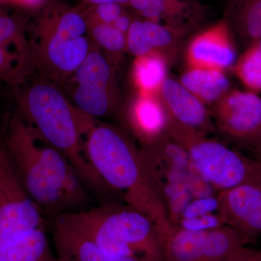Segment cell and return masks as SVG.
<instances>
[{"label": "cell", "mask_w": 261, "mask_h": 261, "mask_svg": "<svg viewBox=\"0 0 261 261\" xmlns=\"http://www.w3.org/2000/svg\"><path fill=\"white\" fill-rule=\"evenodd\" d=\"M23 188L51 220L90 207L93 194L69 160L19 116L10 121L2 145Z\"/></svg>", "instance_id": "6da1fadb"}, {"label": "cell", "mask_w": 261, "mask_h": 261, "mask_svg": "<svg viewBox=\"0 0 261 261\" xmlns=\"http://www.w3.org/2000/svg\"><path fill=\"white\" fill-rule=\"evenodd\" d=\"M84 153L117 200L145 214L162 239L172 229L167 212L154 192L141 159L140 147L119 127L81 113Z\"/></svg>", "instance_id": "7a4b0ae2"}, {"label": "cell", "mask_w": 261, "mask_h": 261, "mask_svg": "<svg viewBox=\"0 0 261 261\" xmlns=\"http://www.w3.org/2000/svg\"><path fill=\"white\" fill-rule=\"evenodd\" d=\"M19 116L48 144L69 160L85 185L102 201L116 200L84 153L80 110L51 84L38 82L18 99Z\"/></svg>", "instance_id": "3957f363"}, {"label": "cell", "mask_w": 261, "mask_h": 261, "mask_svg": "<svg viewBox=\"0 0 261 261\" xmlns=\"http://www.w3.org/2000/svg\"><path fill=\"white\" fill-rule=\"evenodd\" d=\"M60 217L111 256L163 261L162 242L155 224L121 201H102Z\"/></svg>", "instance_id": "277c9868"}, {"label": "cell", "mask_w": 261, "mask_h": 261, "mask_svg": "<svg viewBox=\"0 0 261 261\" xmlns=\"http://www.w3.org/2000/svg\"><path fill=\"white\" fill-rule=\"evenodd\" d=\"M87 32L83 10L51 3L38 19L35 41L31 45L33 61L51 79L67 80L92 49Z\"/></svg>", "instance_id": "5b68a950"}, {"label": "cell", "mask_w": 261, "mask_h": 261, "mask_svg": "<svg viewBox=\"0 0 261 261\" xmlns=\"http://www.w3.org/2000/svg\"><path fill=\"white\" fill-rule=\"evenodd\" d=\"M141 159L154 192L176 227L192 201L216 195L181 146L168 135L152 145L140 147Z\"/></svg>", "instance_id": "8992f818"}, {"label": "cell", "mask_w": 261, "mask_h": 261, "mask_svg": "<svg viewBox=\"0 0 261 261\" xmlns=\"http://www.w3.org/2000/svg\"><path fill=\"white\" fill-rule=\"evenodd\" d=\"M168 135L190 156L201 175L218 192L261 181V160L179 124L171 118Z\"/></svg>", "instance_id": "52a82bcc"}, {"label": "cell", "mask_w": 261, "mask_h": 261, "mask_svg": "<svg viewBox=\"0 0 261 261\" xmlns=\"http://www.w3.org/2000/svg\"><path fill=\"white\" fill-rule=\"evenodd\" d=\"M162 242L163 261H247L250 240L227 225L211 229L172 228Z\"/></svg>", "instance_id": "ba28073f"}, {"label": "cell", "mask_w": 261, "mask_h": 261, "mask_svg": "<svg viewBox=\"0 0 261 261\" xmlns=\"http://www.w3.org/2000/svg\"><path fill=\"white\" fill-rule=\"evenodd\" d=\"M49 222L23 188L3 146L0 149V246Z\"/></svg>", "instance_id": "9c48e42d"}, {"label": "cell", "mask_w": 261, "mask_h": 261, "mask_svg": "<svg viewBox=\"0 0 261 261\" xmlns=\"http://www.w3.org/2000/svg\"><path fill=\"white\" fill-rule=\"evenodd\" d=\"M73 75L76 87L73 99L77 109L94 118L116 112L119 99L114 70L100 49L92 47Z\"/></svg>", "instance_id": "30bf717a"}, {"label": "cell", "mask_w": 261, "mask_h": 261, "mask_svg": "<svg viewBox=\"0 0 261 261\" xmlns=\"http://www.w3.org/2000/svg\"><path fill=\"white\" fill-rule=\"evenodd\" d=\"M215 123L220 132L243 147L261 127V98L253 92L228 91L215 104Z\"/></svg>", "instance_id": "8fae6325"}, {"label": "cell", "mask_w": 261, "mask_h": 261, "mask_svg": "<svg viewBox=\"0 0 261 261\" xmlns=\"http://www.w3.org/2000/svg\"><path fill=\"white\" fill-rule=\"evenodd\" d=\"M217 202L224 225L250 241L261 236V181L218 192Z\"/></svg>", "instance_id": "7c38bea8"}, {"label": "cell", "mask_w": 261, "mask_h": 261, "mask_svg": "<svg viewBox=\"0 0 261 261\" xmlns=\"http://www.w3.org/2000/svg\"><path fill=\"white\" fill-rule=\"evenodd\" d=\"M171 117L159 94H139L125 113V123L139 147L152 145L168 135Z\"/></svg>", "instance_id": "4fadbf2b"}, {"label": "cell", "mask_w": 261, "mask_h": 261, "mask_svg": "<svg viewBox=\"0 0 261 261\" xmlns=\"http://www.w3.org/2000/svg\"><path fill=\"white\" fill-rule=\"evenodd\" d=\"M235 58L228 24L224 21L197 34L187 49V61L190 68L224 71L233 65Z\"/></svg>", "instance_id": "5bb4252c"}, {"label": "cell", "mask_w": 261, "mask_h": 261, "mask_svg": "<svg viewBox=\"0 0 261 261\" xmlns=\"http://www.w3.org/2000/svg\"><path fill=\"white\" fill-rule=\"evenodd\" d=\"M159 95L173 121L204 135L214 130L206 105L181 82L166 79Z\"/></svg>", "instance_id": "9a60e30c"}, {"label": "cell", "mask_w": 261, "mask_h": 261, "mask_svg": "<svg viewBox=\"0 0 261 261\" xmlns=\"http://www.w3.org/2000/svg\"><path fill=\"white\" fill-rule=\"evenodd\" d=\"M49 225L59 261H138L108 255L61 217L51 220Z\"/></svg>", "instance_id": "2e32d148"}, {"label": "cell", "mask_w": 261, "mask_h": 261, "mask_svg": "<svg viewBox=\"0 0 261 261\" xmlns=\"http://www.w3.org/2000/svg\"><path fill=\"white\" fill-rule=\"evenodd\" d=\"M183 32L149 20H134L126 34V47L136 58L152 53L166 57L176 47Z\"/></svg>", "instance_id": "e0dca14e"}, {"label": "cell", "mask_w": 261, "mask_h": 261, "mask_svg": "<svg viewBox=\"0 0 261 261\" xmlns=\"http://www.w3.org/2000/svg\"><path fill=\"white\" fill-rule=\"evenodd\" d=\"M200 12L194 0H144L140 14L146 20L184 33L197 21Z\"/></svg>", "instance_id": "ac0fdd59"}, {"label": "cell", "mask_w": 261, "mask_h": 261, "mask_svg": "<svg viewBox=\"0 0 261 261\" xmlns=\"http://www.w3.org/2000/svg\"><path fill=\"white\" fill-rule=\"evenodd\" d=\"M10 48L31 55L32 49L23 32L0 35V80L16 86L23 82L34 61L32 56Z\"/></svg>", "instance_id": "d6986e66"}, {"label": "cell", "mask_w": 261, "mask_h": 261, "mask_svg": "<svg viewBox=\"0 0 261 261\" xmlns=\"http://www.w3.org/2000/svg\"><path fill=\"white\" fill-rule=\"evenodd\" d=\"M46 228H37L0 246V261H59L51 249Z\"/></svg>", "instance_id": "ffe728a7"}, {"label": "cell", "mask_w": 261, "mask_h": 261, "mask_svg": "<svg viewBox=\"0 0 261 261\" xmlns=\"http://www.w3.org/2000/svg\"><path fill=\"white\" fill-rule=\"evenodd\" d=\"M180 82L204 104H216L229 91V81L224 71L190 68Z\"/></svg>", "instance_id": "44dd1931"}, {"label": "cell", "mask_w": 261, "mask_h": 261, "mask_svg": "<svg viewBox=\"0 0 261 261\" xmlns=\"http://www.w3.org/2000/svg\"><path fill=\"white\" fill-rule=\"evenodd\" d=\"M167 57L152 53L136 59L133 68L135 83L140 93L159 94L167 79Z\"/></svg>", "instance_id": "7402d4cb"}, {"label": "cell", "mask_w": 261, "mask_h": 261, "mask_svg": "<svg viewBox=\"0 0 261 261\" xmlns=\"http://www.w3.org/2000/svg\"><path fill=\"white\" fill-rule=\"evenodd\" d=\"M88 33L99 48L111 56L121 55L126 47V35L117 30L112 24L87 18Z\"/></svg>", "instance_id": "603a6c76"}, {"label": "cell", "mask_w": 261, "mask_h": 261, "mask_svg": "<svg viewBox=\"0 0 261 261\" xmlns=\"http://www.w3.org/2000/svg\"><path fill=\"white\" fill-rule=\"evenodd\" d=\"M236 71L249 89L261 91V51L255 44L239 61Z\"/></svg>", "instance_id": "cb8c5ba5"}, {"label": "cell", "mask_w": 261, "mask_h": 261, "mask_svg": "<svg viewBox=\"0 0 261 261\" xmlns=\"http://www.w3.org/2000/svg\"><path fill=\"white\" fill-rule=\"evenodd\" d=\"M238 29L247 40L261 39V0H247L238 15Z\"/></svg>", "instance_id": "d4e9b609"}, {"label": "cell", "mask_w": 261, "mask_h": 261, "mask_svg": "<svg viewBox=\"0 0 261 261\" xmlns=\"http://www.w3.org/2000/svg\"><path fill=\"white\" fill-rule=\"evenodd\" d=\"M86 18L94 19L102 23L113 24L118 17L124 12L123 5L117 3H105L89 5L88 9L84 11Z\"/></svg>", "instance_id": "484cf974"}, {"label": "cell", "mask_w": 261, "mask_h": 261, "mask_svg": "<svg viewBox=\"0 0 261 261\" xmlns=\"http://www.w3.org/2000/svg\"><path fill=\"white\" fill-rule=\"evenodd\" d=\"M132 21H133V20L130 18L129 15L127 14L126 12L124 11L114 22H113L112 25L117 30L119 31V32L126 35L130 25H132Z\"/></svg>", "instance_id": "4316f807"}, {"label": "cell", "mask_w": 261, "mask_h": 261, "mask_svg": "<svg viewBox=\"0 0 261 261\" xmlns=\"http://www.w3.org/2000/svg\"><path fill=\"white\" fill-rule=\"evenodd\" d=\"M243 148L250 151L252 156L261 152V127L255 137L249 141Z\"/></svg>", "instance_id": "83f0119b"}, {"label": "cell", "mask_w": 261, "mask_h": 261, "mask_svg": "<svg viewBox=\"0 0 261 261\" xmlns=\"http://www.w3.org/2000/svg\"><path fill=\"white\" fill-rule=\"evenodd\" d=\"M130 0H82L84 5H95L105 4V3H117V4L124 5L129 3Z\"/></svg>", "instance_id": "f1b7e54d"}, {"label": "cell", "mask_w": 261, "mask_h": 261, "mask_svg": "<svg viewBox=\"0 0 261 261\" xmlns=\"http://www.w3.org/2000/svg\"><path fill=\"white\" fill-rule=\"evenodd\" d=\"M13 2L27 8H35L40 6L44 3V0H13Z\"/></svg>", "instance_id": "f546056e"}, {"label": "cell", "mask_w": 261, "mask_h": 261, "mask_svg": "<svg viewBox=\"0 0 261 261\" xmlns=\"http://www.w3.org/2000/svg\"><path fill=\"white\" fill-rule=\"evenodd\" d=\"M249 261H261V250H252V255Z\"/></svg>", "instance_id": "4dcf8cb0"}, {"label": "cell", "mask_w": 261, "mask_h": 261, "mask_svg": "<svg viewBox=\"0 0 261 261\" xmlns=\"http://www.w3.org/2000/svg\"><path fill=\"white\" fill-rule=\"evenodd\" d=\"M255 45L257 46V47H258V49H260L261 51V39L260 40H259L258 42H257L256 43H255Z\"/></svg>", "instance_id": "1f68e13d"}, {"label": "cell", "mask_w": 261, "mask_h": 261, "mask_svg": "<svg viewBox=\"0 0 261 261\" xmlns=\"http://www.w3.org/2000/svg\"><path fill=\"white\" fill-rule=\"evenodd\" d=\"M254 157H255V159L261 160V152H258V153H257L256 154H255Z\"/></svg>", "instance_id": "d6a6232c"}, {"label": "cell", "mask_w": 261, "mask_h": 261, "mask_svg": "<svg viewBox=\"0 0 261 261\" xmlns=\"http://www.w3.org/2000/svg\"><path fill=\"white\" fill-rule=\"evenodd\" d=\"M0 1H11V2H13V0H0Z\"/></svg>", "instance_id": "836d02e7"}, {"label": "cell", "mask_w": 261, "mask_h": 261, "mask_svg": "<svg viewBox=\"0 0 261 261\" xmlns=\"http://www.w3.org/2000/svg\"><path fill=\"white\" fill-rule=\"evenodd\" d=\"M2 14H3V13H2L1 9H0V15H1Z\"/></svg>", "instance_id": "e575fe53"}, {"label": "cell", "mask_w": 261, "mask_h": 261, "mask_svg": "<svg viewBox=\"0 0 261 261\" xmlns=\"http://www.w3.org/2000/svg\"><path fill=\"white\" fill-rule=\"evenodd\" d=\"M2 145H0V149H1Z\"/></svg>", "instance_id": "d590c367"}]
</instances>
